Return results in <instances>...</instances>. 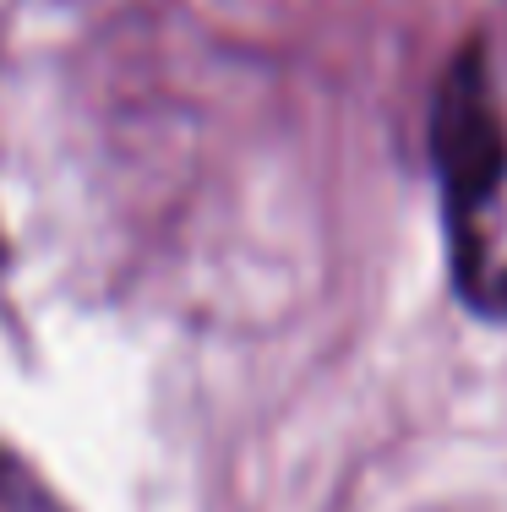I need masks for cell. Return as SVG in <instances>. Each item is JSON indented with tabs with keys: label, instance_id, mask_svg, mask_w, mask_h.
Instances as JSON below:
<instances>
[{
	"label": "cell",
	"instance_id": "obj_1",
	"mask_svg": "<svg viewBox=\"0 0 507 512\" xmlns=\"http://www.w3.org/2000/svg\"><path fill=\"white\" fill-rule=\"evenodd\" d=\"M431 142H437L442 202H448V224H453V262L464 273V289L480 300V262L486 256H480L475 224L486 213V202L502 191V175H507V131H502L497 104H491L480 50H464L448 66Z\"/></svg>",
	"mask_w": 507,
	"mask_h": 512
}]
</instances>
